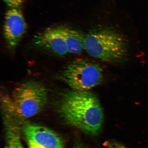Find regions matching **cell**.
Returning <instances> with one entry per match:
<instances>
[{"mask_svg": "<svg viewBox=\"0 0 148 148\" xmlns=\"http://www.w3.org/2000/svg\"><path fill=\"white\" fill-rule=\"evenodd\" d=\"M59 108L61 116L69 124L88 134L100 132L104 115L99 100L93 92L73 90L64 92Z\"/></svg>", "mask_w": 148, "mask_h": 148, "instance_id": "cell-1", "label": "cell"}, {"mask_svg": "<svg viewBox=\"0 0 148 148\" xmlns=\"http://www.w3.org/2000/svg\"><path fill=\"white\" fill-rule=\"evenodd\" d=\"M103 145L108 148H127L119 142L113 140H106Z\"/></svg>", "mask_w": 148, "mask_h": 148, "instance_id": "cell-11", "label": "cell"}, {"mask_svg": "<svg viewBox=\"0 0 148 148\" xmlns=\"http://www.w3.org/2000/svg\"><path fill=\"white\" fill-rule=\"evenodd\" d=\"M4 2L11 8H19L25 0H3Z\"/></svg>", "mask_w": 148, "mask_h": 148, "instance_id": "cell-10", "label": "cell"}, {"mask_svg": "<svg viewBox=\"0 0 148 148\" xmlns=\"http://www.w3.org/2000/svg\"><path fill=\"white\" fill-rule=\"evenodd\" d=\"M128 41L112 28H97L85 36L84 49L90 56L103 62H120L126 57Z\"/></svg>", "mask_w": 148, "mask_h": 148, "instance_id": "cell-3", "label": "cell"}, {"mask_svg": "<svg viewBox=\"0 0 148 148\" xmlns=\"http://www.w3.org/2000/svg\"><path fill=\"white\" fill-rule=\"evenodd\" d=\"M47 99V90L43 84L28 81L18 85L11 94H3L2 108L6 121L18 124L41 112Z\"/></svg>", "mask_w": 148, "mask_h": 148, "instance_id": "cell-2", "label": "cell"}, {"mask_svg": "<svg viewBox=\"0 0 148 148\" xmlns=\"http://www.w3.org/2000/svg\"><path fill=\"white\" fill-rule=\"evenodd\" d=\"M57 27L63 37L68 53L78 54L84 49L85 36L82 33L64 26Z\"/></svg>", "mask_w": 148, "mask_h": 148, "instance_id": "cell-8", "label": "cell"}, {"mask_svg": "<svg viewBox=\"0 0 148 148\" xmlns=\"http://www.w3.org/2000/svg\"><path fill=\"white\" fill-rule=\"evenodd\" d=\"M27 25L19 8H11L5 16L3 34L8 47L14 49L17 46L25 34Z\"/></svg>", "mask_w": 148, "mask_h": 148, "instance_id": "cell-6", "label": "cell"}, {"mask_svg": "<svg viewBox=\"0 0 148 148\" xmlns=\"http://www.w3.org/2000/svg\"><path fill=\"white\" fill-rule=\"evenodd\" d=\"M22 131L29 148H64L60 137L47 127L27 122Z\"/></svg>", "mask_w": 148, "mask_h": 148, "instance_id": "cell-5", "label": "cell"}, {"mask_svg": "<svg viewBox=\"0 0 148 148\" xmlns=\"http://www.w3.org/2000/svg\"><path fill=\"white\" fill-rule=\"evenodd\" d=\"M61 77L71 90L90 91L102 82L103 70L99 65L95 63L79 59L68 64Z\"/></svg>", "mask_w": 148, "mask_h": 148, "instance_id": "cell-4", "label": "cell"}, {"mask_svg": "<svg viewBox=\"0 0 148 148\" xmlns=\"http://www.w3.org/2000/svg\"><path fill=\"white\" fill-rule=\"evenodd\" d=\"M73 148H84V147L82 142L78 140L75 142Z\"/></svg>", "mask_w": 148, "mask_h": 148, "instance_id": "cell-12", "label": "cell"}, {"mask_svg": "<svg viewBox=\"0 0 148 148\" xmlns=\"http://www.w3.org/2000/svg\"><path fill=\"white\" fill-rule=\"evenodd\" d=\"M34 41L38 47L59 56L68 53L63 37L57 27L48 28L38 33Z\"/></svg>", "mask_w": 148, "mask_h": 148, "instance_id": "cell-7", "label": "cell"}, {"mask_svg": "<svg viewBox=\"0 0 148 148\" xmlns=\"http://www.w3.org/2000/svg\"><path fill=\"white\" fill-rule=\"evenodd\" d=\"M19 125L16 123L6 122V148H24L20 136Z\"/></svg>", "mask_w": 148, "mask_h": 148, "instance_id": "cell-9", "label": "cell"}]
</instances>
